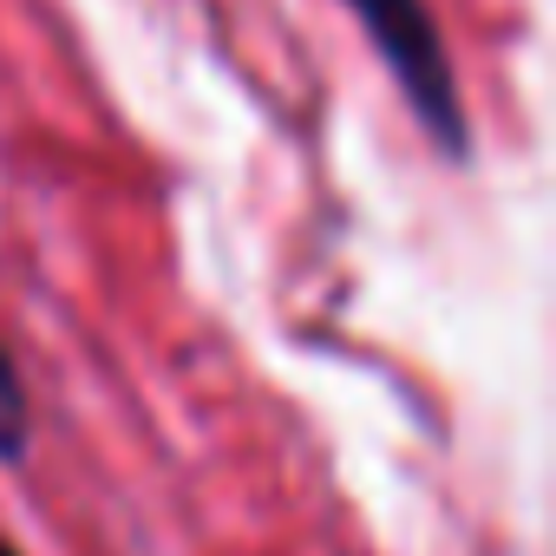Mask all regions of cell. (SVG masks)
Masks as SVG:
<instances>
[{
  "instance_id": "obj_2",
  "label": "cell",
  "mask_w": 556,
  "mask_h": 556,
  "mask_svg": "<svg viewBox=\"0 0 556 556\" xmlns=\"http://www.w3.org/2000/svg\"><path fill=\"white\" fill-rule=\"evenodd\" d=\"M27 445H34V400H27L14 354L0 348V465H21Z\"/></svg>"
},
{
  "instance_id": "obj_3",
  "label": "cell",
  "mask_w": 556,
  "mask_h": 556,
  "mask_svg": "<svg viewBox=\"0 0 556 556\" xmlns=\"http://www.w3.org/2000/svg\"><path fill=\"white\" fill-rule=\"evenodd\" d=\"M0 556H21V549H14V543H8V536H0Z\"/></svg>"
},
{
  "instance_id": "obj_1",
  "label": "cell",
  "mask_w": 556,
  "mask_h": 556,
  "mask_svg": "<svg viewBox=\"0 0 556 556\" xmlns=\"http://www.w3.org/2000/svg\"><path fill=\"white\" fill-rule=\"evenodd\" d=\"M341 8L361 21L367 47L380 53L387 79L406 99V112L426 131V144L445 164H465L471 157V112H465V86H458L452 47H445L432 8L426 0H341Z\"/></svg>"
}]
</instances>
